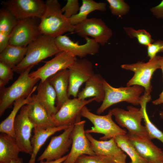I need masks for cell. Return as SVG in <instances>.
Returning a JSON list of instances; mask_svg holds the SVG:
<instances>
[{
    "label": "cell",
    "mask_w": 163,
    "mask_h": 163,
    "mask_svg": "<svg viewBox=\"0 0 163 163\" xmlns=\"http://www.w3.org/2000/svg\"><path fill=\"white\" fill-rule=\"evenodd\" d=\"M34 66L29 67L20 74L17 79L10 86L0 88V116L7 109L11 107L14 102L21 98H26L36 91V84L39 79L29 75L31 69Z\"/></svg>",
    "instance_id": "obj_1"
},
{
    "label": "cell",
    "mask_w": 163,
    "mask_h": 163,
    "mask_svg": "<svg viewBox=\"0 0 163 163\" xmlns=\"http://www.w3.org/2000/svg\"><path fill=\"white\" fill-rule=\"evenodd\" d=\"M85 122V120H80L74 124L72 133L71 149L67 158L62 163H75L82 155H95L86 135L84 129Z\"/></svg>",
    "instance_id": "obj_15"
},
{
    "label": "cell",
    "mask_w": 163,
    "mask_h": 163,
    "mask_svg": "<svg viewBox=\"0 0 163 163\" xmlns=\"http://www.w3.org/2000/svg\"><path fill=\"white\" fill-rule=\"evenodd\" d=\"M161 69L162 70L163 74V60L161 65ZM152 103L153 104L158 105L161 104H163V90L159 95V97L157 99L153 101Z\"/></svg>",
    "instance_id": "obj_40"
},
{
    "label": "cell",
    "mask_w": 163,
    "mask_h": 163,
    "mask_svg": "<svg viewBox=\"0 0 163 163\" xmlns=\"http://www.w3.org/2000/svg\"><path fill=\"white\" fill-rule=\"evenodd\" d=\"M36 98L51 116L57 112L56 107V96L55 91L48 79L40 81L37 87Z\"/></svg>",
    "instance_id": "obj_21"
},
{
    "label": "cell",
    "mask_w": 163,
    "mask_h": 163,
    "mask_svg": "<svg viewBox=\"0 0 163 163\" xmlns=\"http://www.w3.org/2000/svg\"><path fill=\"white\" fill-rule=\"evenodd\" d=\"M163 60V56L156 55L146 63L138 62L135 63L122 65V68L134 73L133 76L127 83V86H141L144 88L145 93L150 94L152 88L151 78L154 72L157 69H161Z\"/></svg>",
    "instance_id": "obj_5"
},
{
    "label": "cell",
    "mask_w": 163,
    "mask_h": 163,
    "mask_svg": "<svg viewBox=\"0 0 163 163\" xmlns=\"http://www.w3.org/2000/svg\"><path fill=\"white\" fill-rule=\"evenodd\" d=\"M68 156V154L64 156L62 158L55 160L44 161L43 160L41 161L39 163H62L67 158Z\"/></svg>",
    "instance_id": "obj_41"
},
{
    "label": "cell",
    "mask_w": 163,
    "mask_h": 163,
    "mask_svg": "<svg viewBox=\"0 0 163 163\" xmlns=\"http://www.w3.org/2000/svg\"><path fill=\"white\" fill-rule=\"evenodd\" d=\"M37 18L18 19L9 37V44L26 47L41 34Z\"/></svg>",
    "instance_id": "obj_8"
},
{
    "label": "cell",
    "mask_w": 163,
    "mask_h": 163,
    "mask_svg": "<svg viewBox=\"0 0 163 163\" xmlns=\"http://www.w3.org/2000/svg\"><path fill=\"white\" fill-rule=\"evenodd\" d=\"M86 43L79 45L72 41L66 35H62L55 38V42L59 49L66 52L72 56L84 58L88 55H95L99 50V44L95 40L88 37H85Z\"/></svg>",
    "instance_id": "obj_17"
},
{
    "label": "cell",
    "mask_w": 163,
    "mask_h": 163,
    "mask_svg": "<svg viewBox=\"0 0 163 163\" xmlns=\"http://www.w3.org/2000/svg\"><path fill=\"white\" fill-rule=\"evenodd\" d=\"M126 155L123 152L114 158L115 163H126Z\"/></svg>",
    "instance_id": "obj_39"
},
{
    "label": "cell",
    "mask_w": 163,
    "mask_h": 163,
    "mask_svg": "<svg viewBox=\"0 0 163 163\" xmlns=\"http://www.w3.org/2000/svg\"><path fill=\"white\" fill-rule=\"evenodd\" d=\"M26 54L22 61L12 68L14 72L21 74L29 67L37 64L46 58L60 51L55 42V38L42 34L27 46Z\"/></svg>",
    "instance_id": "obj_3"
},
{
    "label": "cell",
    "mask_w": 163,
    "mask_h": 163,
    "mask_svg": "<svg viewBox=\"0 0 163 163\" xmlns=\"http://www.w3.org/2000/svg\"><path fill=\"white\" fill-rule=\"evenodd\" d=\"M106 10V4L103 2H97L93 0H82V5L78 13L69 19L71 24L75 25L84 21L91 12L98 10L101 11Z\"/></svg>",
    "instance_id": "obj_29"
},
{
    "label": "cell",
    "mask_w": 163,
    "mask_h": 163,
    "mask_svg": "<svg viewBox=\"0 0 163 163\" xmlns=\"http://www.w3.org/2000/svg\"><path fill=\"white\" fill-rule=\"evenodd\" d=\"M74 32L82 37L91 36L102 46L107 42L113 34L102 19L95 18H87L74 25Z\"/></svg>",
    "instance_id": "obj_10"
},
{
    "label": "cell",
    "mask_w": 163,
    "mask_h": 163,
    "mask_svg": "<svg viewBox=\"0 0 163 163\" xmlns=\"http://www.w3.org/2000/svg\"><path fill=\"white\" fill-rule=\"evenodd\" d=\"M21 151L15 139L4 133L0 134V163H9L19 158Z\"/></svg>",
    "instance_id": "obj_25"
},
{
    "label": "cell",
    "mask_w": 163,
    "mask_h": 163,
    "mask_svg": "<svg viewBox=\"0 0 163 163\" xmlns=\"http://www.w3.org/2000/svg\"><path fill=\"white\" fill-rule=\"evenodd\" d=\"M123 29L126 34L130 38H136L139 44L147 46L153 43L150 34L144 29L136 30L131 27H125Z\"/></svg>",
    "instance_id": "obj_32"
},
{
    "label": "cell",
    "mask_w": 163,
    "mask_h": 163,
    "mask_svg": "<svg viewBox=\"0 0 163 163\" xmlns=\"http://www.w3.org/2000/svg\"><path fill=\"white\" fill-rule=\"evenodd\" d=\"M18 19L4 7L0 11V53L9 44L10 34Z\"/></svg>",
    "instance_id": "obj_26"
},
{
    "label": "cell",
    "mask_w": 163,
    "mask_h": 163,
    "mask_svg": "<svg viewBox=\"0 0 163 163\" xmlns=\"http://www.w3.org/2000/svg\"><path fill=\"white\" fill-rule=\"evenodd\" d=\"M127 109L116 107L111 110L113 116L119 126L126 128L131 134L149 138L145 126L141 123L144 117L142 108L129 106Z\"/></svg>",
    "instance_id": "obj_7"
},
{
    "label": "cell",
    "mask_w": 163,
    "mask_h": 163,
    "mask_svg": "<svg viewBox=\"0 0 163 163\" xmlns=\"http://www.w3.org/2000/svg\"><path fill=\"white\" fill-rule=\"evenodd\" d=\"M148 56L150 59L154 58L158 53H163V41L158 40L147 46Z\"/></svg>",
    "instance_id": "obj_37"
},
{
    "label": "cell",
    "mask_w": 163,
    "mask_h": 163,
    "mask_svg": "<svg viewBox=\"0 0 163 163\" xmlns=\"http://www.w3.org/2000/svg\"><path fill=\"white\" fill-rule=\"evenodd\" d=\"M163 109V107L162 108ZM159 115L161 118L162 119H163V111H161L159 112Z\"/></svg>",
    "instance_id": "obj_43"
},
{
    "label": "cell",
    "mask_w": 163,
    "mask_h": 163,
    "mask_svg": "<svg viewBox=\"0 0 163 163\" xmlns=\"http://www.w3.org/2000/svg\"><path fill=\"white\" fill-rule=\"evenodd\" d=\"M32 101L27 104L28 114L34 127L46 129L55 126L51 116L37 101L35 94H32Z\"/></svg>",
    "instance_id": "obj_20"
},
{
    "label": "cell",
    "mask_w": 163,
    "mask_h": 163,
    "mask_svg": "<svg viewBox=\"0 0 163 163\" xmlns=\"http://www.w3.org/2000/svg\"><path fill=\"white\" fill-rule=\"evenodd\" d=\"M4 7L17 19L29 18L40 19L46 10L42 0H9L3 2Z\"/></svg>",
    "instance_id": "obj_12"
},
{
    "label": "cell",
    "mask_w": 163,
    "mask_h": 163,
    "mask_svg": "<svg viewBox=\"0 0 163 163\" xmlns=\"http://www.w3.org/2000/svg\"><path fill=\"white\" fill-rule=\"evenodd\" d=\"M28 109L27 104L21 108L15 120L14 130L15 139L21 152L31 155L33 152L31 131L34 127L28 117Z\"/></svg>",
    "instance_id": "obj_11"
},
{
    "label": "cell",
    "mask_w": 163,
    "mask_h": 163,
    "mask_svg": "<svg viewBox=\"0 0 163 163\" xmlns=\"http://www.w3.org/2000/svg\"><path fill=\"white\" fill-rule=\"evenodd\" d=\"M56 93L57 112L69 99L68 94L69 71L61 70L48 78Z\"/></svg>",
    "instance_id": "obj_19"
},
{
    "label": "cell",
    "mask_w": 163,
    "mask_h": 163,
    "mask_svg": "<svg viewBox=\"0 0 163 163\" xmlns=\"http://www.w3.org/2000/svg\"><path fill=\"white\" fill-rule=\"evenodd\" d=\"M14 71L12 69L0 62V88L5 87L10 80L13 79Z\"/></svg>",
    "instance_id": "obj_35"
},
{
    "label": "cell",
    "mask_w": 163,
    "mask_h": 163,
    "mask_svg": "<svg viewBox=\"0 0 163 163\" xmlns=\"http://www.w3.org/2000/svg\"><path fill=\"white\" fill-rule=\"evenodd\" d=\"M105 91L104 99L96 113L100 115L108 107L115 104L125 101L135 106L140 105L141 94L144 88L138 85L115 88L109 85L105 80L104 82Z\"/></svg>",
    "instance_id": "obj_4"
},
{
    "label": "cell",
    "mask_w": 163,
    "mask_h": 163,
    "mask_svg": "<svg viewBox=\"0 0 163 163\" xmlns=\"http://www.w3.org/2000/svg\"><path fill=\"white\" fill-rule=\"evenodd\" d=\"M150 11L157 18L163 19V0L157 6L151 8Z\"/></svg>",
    "instance_id": "obj_38"
},
{
    "label": "cell",
    "mask_w": 163,
    "mask_h": 163,
    "mask_svg": "<svg viewBox=\"0 0 163 163\" xmlns=\"http://www.w3.org/2000/svg\"><path fill=\"white\" fill-rule=\"evenodd\" d=\"M126 135L138 154L148 163L163 162V151L155 145L150 138L129 133Z\"/></svg>",
    "instance_id": "obj_18"
},
{
    "label": "cell",
    "mask_w": 163,
    "mask_h": 163,
    "mask_svg": "<svg viewBox=\"0 0 163 163\" xmlns=\"http://www.w3.org/2000/svg\"><path fill=\"white\" fill-rule=\"evenodd\" d=\"M104 79L98 74L94 75L85 83V88L78 93V98L82 100L93 97L97 102H102L105 97Z\"/></svg>",
    "instance_id": "obj_22"
},
{
    "label": "cell",
    "mask_w": 163,
    "mask_h": 163,
    "mask_svg": "<svg viewBox=\"0 0 163 163\" xmlns=\"http://www.w3.org/2000/svg\"><path fill=\"white\" fill-rule=\"evenodd\" d=\"M45 3L46 10L39 24L42 34L56 38L66 32H74V25L62 14L57 0H47Z\"/></svg>",
    "instance_id": "obj_2"
},
{
    "label": "cell",
    "mask_w": 163,
    "mask_h": 163,
    "mask_svg": "<svg viewBox=\"0 0 163 163\" xmlns=\"http://www.w3.org/2000/svg\"><path fill=\"white\" fill-rule=\"evenodd\" d=\"M114 138L118 147L130 158L131 161L129 163H148L138 154L134 147L129 141L126 134L119 135Z\"/></svg>",
    "instance_id": "obj_31"
},
{
    "label": "cell",
    "mask_w": 163,
    "mask_h": 163,
    "mask_svg": "<svg viewBox=\"0 0 163 163\" xmlns=\"http://www.w3.org/2000/svg\"><path fill=\"white\" fill-rule=\"evenodd\" d=\"M76 58L66 52L60 51L53 58L46 62L43 66L30 73L29 75L44 81L59 71L68 69Z\"/></svg>",
    "instance_id": "obj_16"
},
{
    "label": "cell",
    "mask_w": 163,
    "mask_h": 163,
    "mask_svg": "<svg viewBox=\"0 0 163 163\" xmlns=\"http://www.w3.org/2000/svg\"><path fill=\"white\" fill-rule=\"evenodd\" d=\"M163 163V162H162V163Z\"/></svg>",
    "instance_id": "obj_45"
},
{
    "label": "cell",
    "mask_w": 163,
    "mask_h": 163,
    "mask_svg": "<svg viewBox=\"0 0 163 163\" xmlns=\"http://www.w3.org/2000/svg\"><path fill=\"white\" fill-rule=\"evenodd\" d=\"M9 163H24V161L22 158L19 157L17 159L11 161Z\"/></svg>",
    "instance_id": "obj_42"
},
{
    "label": "cell",
    "mask_w": 163,
    "mask_h": 163,
    "mask_svg": "<svg viewBox=\"0 0 163 163\" xmlns=\"http://www.w3.org/2000/svg\"><path fill=\"white\" fill-rule=\"evenodd\" d=\"M32 95L26 98L16 100L13 104V110L8 116L0 124V132L6 133L15 139L14 124L18 111L24 106L28 104L32 100Z\"/></svg>",
    "instance_id": "obj_28"
},
{
    "label": "cell",
    "mask_w": 163,
    "mask_h": 163,
    "mask_svg": "<svg viewBox=\"0 0 163 163\" xmlns=\"http://www.w3.org/2000/svg\"><path fill=\"white\" fill-rule=\"evenodd\" d=\"M92 150L96 155L107 156L113 158L123 152L117 146L114 138L107 140L95 139L89 133H86Z\"/></svg>",
    "instance_id": "obj_24"
},
{
    "label": "cell",
    "mask_w": 163,
    "mask_h": 163,
    "mask_svg": "<svg viewBox=\"0 0 163 163\" xmlns=\"http://www.w3.org/2000/svg\"><path fill=\"white\" fill-rule=\"evenodd\" d=\"M69 126H55L46 129L34 127L33 129L34 134L31 139L33 152L28 163H35L39 150L49 137L58 131L64 130Z\"/></svg>",
    "instance_id": "obj_23"
},
{
    "label": "cell",
    "mask_w": 163,
    "mask_h": 163,
    "mask_svg": "<svg viewBox=\"0 0 163 163\" xmlns=\"http://www.w3.org/2000/svg\"><path fill=\"white\" fill-rule=\"evenodd\" d=\"M82 117L86 118L93 124L90 129L85 130V133H97L104 135L100 139L106 140L121 135H125L126 131L117 125L113 120L111 110L105 115L95 114L90 111L86 106L82 109Z\"/></svg>",
    "instance_id": "obj_6"
},
{
    "label": "cell",
    "mask_w": 163,
    "mask_h": 163,
    "mask_svg": "<svg viewBox=\"0 0 163 163\" xmlns=\"http://www.w3.org/2000/svg\"><path fill=\"white\" fill-rule=\"evenodd\" d=\"M111 14L121 17L127 14L129 11V5L123 0H107Z\"/></svg>",
    "instance_id": "obj_33"
},
{
    "label": "cell",
    "mask_w": 163,
    "mask_h": 163,
    "mask_svg": "<svg viewBox=\"0 0 163 163\" xmlns=\"http://www.w3.org/2000/svg\"><path fill=\"white\" fill-rule=\"evenodd\" d=\"M68 69L69 71V95L76 98L80 86L94 74L92 63L86 58H77Z\"/></svg>",
    "instance_id": "obj_13"
},
{
    "label": "cell",
    "mask_w": 163,
    "mask_h": 163,
    "mask_svg": "<svg viewBox=\"0 0 163 163\" xmlns=\"http://www.w3.org/2000/svg\"><path fill=\"white\" fill-rule=\"evenodd\" d=\"M27 49V46H19L9 44L0 53V62L12 69L22 61Z\"/></svg>",
    "instance_id": "obj_27"
},
{
    "label": "cell",
    "mask_w": 163,
    "mask_h": 163,
    "mask_svg": "<svg viewBox=\"0 0 163 163\" xmlns=\"http://www.w3.org/2000/svg\"><path fill=\"white\" fill-rule=\"evenodd\" d=\"M74 125L69 126L61 134L51 137L50 142L37 161H49L58 159L69 151L72 146V133Z\"/></svg>",
    "instance_id": "obj_14"
},
{
    "label": "cell",
    "mask_w": 163,
    "mask_h": 163,
    "mask_svg": "<svg viewBox=\"0 0 163 163\" xmlns=\"http://www.w3.org/2000/svg\"><path fill=\"white\" fill-rule=\"evenodd\" d=\"M75 163H77L76 162Z\"/></svg>",
    "instance_id": "obj_44"
},
{
    "label": "cell",
    "mask_w": 163,
    "mask_h": 163,
    "mask_svg": "<svg viewBox=\"0 0 163 163\" xmlns=\"http://www.w3.org/2000/svg\"><path fill=\"white\" fill-rule=\"evenodd\" d=\"M80 7L78 0H68L61 10L62 13L64 12L63 14L64 16L69 19L78 13Z\"/></svg>",
    "instance_id": "obj_36"
},
{
    "label": "cell",
    "mask_w": 163,
    "mask_h": 163,
    "mask_svg": "<svg viewBox=\"0 0 163 163\" xmlns=\"http://www.w3.org/2000/svg\"><path fill=\"white\" fill-rule=\"evenodd\" d=\"M77 163H115L112 157L95 155H82L77 159Z\"/></svg>",
    "instance_id": "obj_34"
},
{
    "label": "cell",
    "mask_w": 163,
    "mask_h": 163,
    "mask_svg": "<svg viewBox=\"0 0 163 163\" xmlns=\"http://www.w3.org/2000/svg\"><path fill=\"white\" fill-rule=\"evenodd\" d=\"M95 100L94 97L88 100L78 98L69 99L56 113L51 116L55 126H69L81 120L82 108Z\"/></svg>",
    "instance_id": "obj_9"
},
{
    "label": "cell",
    "mask_w": 163,
    "mask_h": 163,
    "mask_svg": "<svg viewBox=\"0 0 163 163\" xmlns=\"http://www.w3.org/2000/svg\"><path fill=\"white\" fill-rule=\"evenodd\" d=\"M151 99V95L144 94L142 96L140 105L144 115L143 119L149 138L151 139H156L163 143V133L159 129L150 121L146 110L147 103Z\"/></svg>",
    "instance_id": "obj_30"
}]
</instances>
